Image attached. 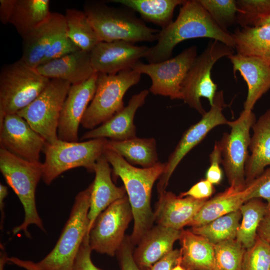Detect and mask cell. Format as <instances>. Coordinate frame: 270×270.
<instances>
[{"label": "cell", "mask_w": 270, "mask_h": 270, "mask_svg": "<svg viewBox=\"0 0 270 270\" xmlns=\"http://www.w3.org/2000/svg\"><path fill=\"white\" fill-rule=\"evenodd\" d=\"M66 28L64 15L52 12L48 18L23 38L20 60L38 68L58 34Z\"/></svg>", "instance_id": "cell-22"}, {"label": "cell", "mask_w": 270, "mask_h": 270, "mask_svg": "<svg viewBox=\"0 0 270 270\" xmlns=\"http://www.w3.org/2000/svg\"><path fill=\"white\" fill-rule=\"evenodd\" d=\"M150 48L124 40L100 42L90 53L94 72L110 74L132 69L141 58H146Z\"/></svg>", "instance_id": "cell-16"}, {"label": "cell", "mask_w": 270, "mask_h": 270, "mask_svg": "<svg viewBox=\"0 0 270 270\" xmlns=\"http://www.w3.org/2000/svg\"><path fill=\"white\" fill-rule=\"evenodd\" d=\"M15 4L16 0H0V20L2 24H6L10 23Z\"/></svg>", "instance_id": "cell-46"}, {"label": "cell", "mask_w": 270, "mask_h": 270, "mask_svg": "<svg viewBox=\"0 0 270 270\" xmlns=\"http://www.w3.org/2000/svg\"><path fill=\"white\" fill-rule=\"evenodd\" d=\"M178 260L186 270H214V244L191 230H182Z\"/></svg>", "instance_id": "cell-27"}, {"label": "cell", "mask_w": 270, "mask_h": 270, "mask_svg": "<svg viewBox=\"0 0 270 270\" xmlns=\"http://www.w3.org/2000/svg\"><path fill=\"white\" fill-rule=\"evenodd\" d=\"M186 0H112L138 12L142 18L160 26L166 28L172 22L175 8L182 6Z\"/></svg>", "instance_id": "cell-31"}, {"label": "cell", "mask_w": 270, "mask_h": 270, "mask_svg": "<svg viewBox=\"0 0 270 270\" xmlns=\"http://www.w3.org/2000/svg\"><path fill=\"white\" fill-rule=\"evenodd\" d=\"M270 24V16L267 18H264L263 20H261L257 24L256 26H262L264 24Z\"/></svg>", "instance_id": "cell-51"}, {"label": "cell", "mask_w": 270, "mask_h": 270, "mask_svg": "<svg viewBox=\"0 0 270 270\" xmlns=\"http://www.w3.org/2000/svg\"><path fill=\"white\" fill-rule=\"evenodd\" d=\"M252 190L250 183L244 189L230 186L224 192L208 200L188 226L192 228L200 226L239 210L240 206L249 200Z\"/></svg>", "instance_id": "cell-26"}, {"label": "cell", "mask_w": 270, "mask_h": 270, "mask_svg": "<svg viewBox=\"0 0 270 270\" xmlns=\"http://www.w3.org/2000/svg\"><path fill=\"white\" fill-rule=\"evenodd\" d=\"M8 258L5 248L2 244H0V270H4V266L8 263Z\"/></svg>", "instance_id": "cell-50"}, {"label": "cell", "mask_w": 270, "mask_h": 270, "mask_svg": "<svg viewBox=\"0 0 270 270\" xmlns=\"http://www.w3.org/2000/svg\"><path fill=\"white\" fill-rule=\"evenodd\" d=\"M268 242H270V240H268Z\"/></svg>", "instance_id": "cell-53"}, {"label": "cell", "mask_w": 270, "mask_h": 270, "mask_svg": "<svg viewBox=\"0 0 270 270\" xmlns=\"http://www.w3.org/2000/svg\"><path fill=\"white\" fill-rule=\"evenodd\" d=\"M108 140L100 138L81 142L58 140L54 144L46 142L43 149L45 158L42 163V180L50 184L63 172L83 167L94 172L97 160L104 154Z\"/></svg>", "instance_id": "cell-7"}, {"label": "cell", "mask_w": 270, "mask_h": 270, "mask_svg": "<svg viewBox=\"0 0 270 270\" xmlns=\"http://www.w3.org/2000/svg\"><path fill=\"white\" fill-rule=\"evenodd\" d=\"M248 155L245 166L246 185L260 176L266 166L270 167V108L252 126Z\"/></svg>", "instance_id": "cell-25"}, {"label": "cell", "mask_w": 270, "mask_h": 270, "mask_svg": "<svg viewBox=\"0 0 270 270\" xmlns=\"http://www.w3.org/2000/svg\"><path fill=\"white\" fill-rule=\"evenodd\" d=\"M148 92L144 90L133 95L126 106L99 126L84 133L81 140L108 138L124 140L136 137L134 117L138 109L144 104Z\"/></svg>", "instance_id": "cell-19"}, {"label": "cell", "mask_w": 270, "mask_h": 270, "mask_svg": "<svg viewBox=\"0 0 270 270\" xmlns=\"http://www.w3.org/2000/svg\"><path fill=\"white\" fill-rule=\"evenodd\" d=\"M84 12L100 42L124 40L134 43L157 40L160 30L147 26L129 8L90 1L85 3Z\"/></svg>", "instance_id": "cell-4"}, {"label": "cell", "mask_w": 270, "mask_h": 270, "mask_svg": "<svg viewBox=\"0 0 270 270\" xmlns=\"http://www.w3.org/2000/svg\"><path fill=\"white\" fill-rule=\"evenodd\" d=\"M234 54V48L216 40H210L197 57L182 85V100L202 116L206 113L201 98H206L210 106L214 104L217 85L212 78V70L220 58Z\"/></svg>", "instance_id": "cell-9"}, {"label": "cell", "mask_w": 270, "mask_h": 270, "mask_svg": "<svg viewBox=\"0 0 270 270\" xmlns=\"http://www.w3.org/2000/svg\"><path fill=\"white\" fill-rule=\"evenodd\" d=\"M104 155L112 168V174L122 180L131 206L134 220L130 238L134 246L138 244L155 222L151 206L152 190L155 182L162 176L165 162L153 166H134L116 152L106 148Z\"/></svg>", "instance_id": "cell-2"}, {"label": "cell", "mask_w": 270, "mask_h": 270, "mask_svg": "<svg viewBox=\"0 0 270 270\" xmlns=\"http://www.w3.org/2000/svg\"><path fill=\"white\" fill-rule=\"evenodd\" d=\"M180 256V250H172L154 263L150 270H172L178 263Z\"/></svg>", "instance_id": "cell-45"}, {"label": "cell", "mask_w": 270, "mask_h": 270, "mask_svg": "<svg viewBox=\"0 0 270 270\" xmlns=\"http://www.w3.org/2000/svg\"><path fill=\"white\" fill-rule=\"evenodd\" d=\"M46 140L17 114L6 116L0 123V148L24 160L39 162Z\"/></svg>", "instance_id": "cell-15"}, {"label": "cell", "mask_w": 270, "mask_h": 270, "mask_svg": "<svg viewBox=\"0 0 270 270\" xmlns=\"http://www.w3.org/2000/svg\"><path fill=\"white\" fill-rule=\"evenodd\" d=\"M256 121L252 110H244L237 119L229 121L230 132L224 134L218 142L222 164L230 186L242 189L246 186L245 166L249 155L250 130Z\"/></svg>", "instance_id": "cell-11"}, {"label": "cell", "mask_w": 270, "mask_h": 270, "mask_svg": "<svg viewBox=\"0 0 270 270\" xmlns=\"http://www.w3.org/2000/svg\"><path fill=\"white\" fill-rule=\"evenodd\" d=\"M96 87L81 122L85 128L92 130L121 110L128 90L140 80L141 74L132 69L115 74L98 73Z\"/></svg>", "instance_id": "cell-8"}, {"label": "cell", "mask_w": 270, "mask_h": 270, "mask_svg": "<svg viewBox=\"0 0 270 270\" xmlns=\"http://www.w3.org/2000/svg\"><path fill=\"white\" fill-rule=\"evenodd\" d=\"M236 22L242 28L256 26L270 16V0H237Z\"/></svg>", "instance_id": "cell-36"}, {"label": "cell", "mask_w": 270, "mask_h": 270, "mask_svg": "<svg viewBox=\"0 0 270 270\" xmlns=\"http://www.w3.org/2000/svg\"><path fill=\"white\" fill-rule=\"evenodd\" d=\"M134 246L130 236H126L116 254L120 270H150L142 268L136 262L134 256Z\"/></svg>", "instance_id": "cell-41"}, {"label": "cell", "mask_w": 270, "mask_h": 270, "mask_svg": "<svg viewBox=\"0 0 270 270\" xmlns=\"http://www.w3.org/2000/svg\"><path fill=\"white\" fill-rule=\"evenodd\" d=\"M50 3L48 0H16L9 24L24 38L50 16Z\"/></svg>", "instance_id": "cell-30"}, {"label": "cell", "mask_w": 270, "mask_h": 270, "mask_svg": "<svg viewBox=\"0 0 270 270\" xmlns=\"http://www.w3.org/2000/svg\"><path fill=\"white\" fill-rule=\"evenodd\" d=\"M246 250L236 238L215 244L214 270H241Z\"/></svg>", "instance_id": "cell-35"}, {"label": "cell", "mask_w": 270, "mask_h": 270, "mask_svg": "<svg viewBox=\"0 0 270 270\" xmlns=\"http://www.w3.org/2000/svg\"><path fill=\"white\" fill-rule=\"evenodd\" d=\"M242 218L240 210L230 212L204 225L192 228L191 230L214 244L236 238Z\"/></svg>", "instance_id": "cell-34"}, {"label": "cell", "mask_w": 270, "mask_h": 270, "mask_svg": "<svg viewBox=\"0 0 270 270\" xmlns=\"http://www.w3.org/2000/svg\"><path fill=\"white\" fill-rule=\"evenodd\" d=\"M214 191L213 184L205 179L194 184L188 190L180 193L179 196H190L198 200L208 199Z\"/></svg>", "instance_id": "cell-44"}, {"label": "cell", "mask_w": 270, "mask_h": 270, "mask_svg": "<svg viewBox=\"0 0 270 270\" xmlns=\"http://www.w3.org/2000/svg\"><path fill=\"white\" fill-rule=\"evenodd\" d=\"M80 50L66 33V26L56 36L46 52L40 64Z\"/></svg>", "instance_id": "cell-39"}, {"label": "cell", "mask_w": 270, "mask_h": 270, "mask_svg": "<svg viewBox=\"0 0 270 270\" xmlns=\"http://www.w3.org/2000/svg\"><path fill=\"white\" fill-rule=\"evenodd\" d=\"M224 106L223 92H217L210 110L202 116L198 122L184 132L174 150L165 162L164 170L157 184L158 194L166 190L173 172L186 154L200 143L214 128L228 124L229 121L222 113Z\"/></svg>", "instance_id": "cell-14"}, {"label": "cell", "mask_w": 270, "mask_h": 270, "mask_svg": "<svg viewBox=\"0 0 270 270\" xmlns=\"http://www.w3.org/2000/svg\"><path fill=\"white\" fill-rule=\"evenodd\" d=\"M208 200L180 197L165 190L159 194L154 212V220L157 224L182 230L188 225Z\"/></svg>", "instance_id": "cell-18"}, {"label": "cell", "mask_w": 270, "mask_h": 270, "mask_svg": "<svg viewBox=\"0 0 270 270\" xmlns=\"http://www.w3.org/2000/svg\"><path fill=\"white\" fill-rule=\"evenodd\" d=\"M228 58L234 74L238 72L248 86L244 110H252L258 100L270 90V66L256 57L234 54Z\"/></svg>", "instance_id": "cell-20"}, {"label": "cell", "mask_w": 270, "mask_h": 270, "mask_svg": "<svg viewBox=\"0 0 270 270\" xmlns=\"http://www.w3.org/2000/svg\"><path fill=\"white\" fill-rule=\"evenodd\" d=\"M91 184L76 196L69 217L52 250L36 262L42 270H72L82 242L88 234Z\"/></svg>", "instance_id": "cell-5"}, {"label": "cell", "mask_w": 270, "mask_h": 270, "mask_svg": "<svg viewBox=\"0 0 270 270\" xmlns=\"http://www.w3.org/2000/svg\"><path fill=\"white\" fill-rule=\"evenodd\" d=\"M8 263H11L26 270H42L37 266L36 262L15 256L8 257Z\"/></svg>", "instance_id": "cell-47"}, {"label": "cell", "mask_w": 270, "mask_h": 270, "mask_svg": "<svg viewBox=\"0 0 270 270\" xmlns=\"http://www.w3.org/2000/svg\"><path fill=\"white\" fill-rule=\"evenodd\" d=\"M106 148L120 155L130 164L140 165L144 168L153 166L158 162L156 141L154 138L108 140Z\"/></svg>", "instance_id": "cell-29"}, {"label": "cell", "mask_w": 270, "mask_h": 270, "mask_svg": "<svg viewBox=\"0 0 270 270\" xmlns=\"http://www.w3.org/2000/svg\"><path fill=\"white\" fill-rule=\"evenodd\" d=\"M242 220L238 229L236 240L246 248L254 245L260 222L266 214V203L260 198L250 199L240 208Z\"/></svg>", "instance_id": "cell-32"}, {"label": "cell", "mask_w": 270, "mask_h": 270, "mask_svg": "<svg viewBox=\"0 0 270 270\" xmlns=\"http://www.w3.org/2000/svg\"><path fill=\"white\" fill-rule=\"evenodd\" d=\"M250 183L252 185V190L250 195L249 200L254 198L266 200L267 202L265 216L270 218V167L265 169L260 176Z\"/></svg>", "instance_id": "cell-40"}, {"label": "cell", "mask_w": 270, "mask_h": 270, "mask_svg": "<svg viewBox=\"0 0 270 270\" xmlns=\"http://www.w3.org/2000/svg\"><path fill=\"white\" fill-rule=\"evenodd\" d=\"M64 16L68 37L80 50L90 52L100 41L84 12L67 9Z\"/></svg>", "instance_id": "cell-33"}, {"label": "cell", "mask_w": 270, "mask_h": 270, "mask_svg": "<svg viewBox=\"0 0 270 270\" xmlns=\"http://www.w3.org/2000/svg\"><path fill=\"white\" fill-rule=\"evenodd\" d=\"M182 230L159 224L152 226L142 237L134 250V258L142 268L150 270L156 262L173 250Z\"/></svg>", "instance_id": "cell-24"}, {"label": "cell", "mask_w": 270, "mask_h": 270, "mask_svg": "<svg viewBox=\"0 0 270 270\" xmlns=\"http://www.w3.org/2000/svg\"><path fill=\"white\" fill-rule=\"evenodd\" d=\"M210 166L206 174V180L214 184L220 183L222 179V150L218 142H216L214 149L210 156Z\"/></svg>", "instance_id": "cell-42"}, {"label": "cell", "mask_w": 270, "mask_h": 270, "mask_svg": "<svg viewBox=\"0 0 270 270\" xmlns=\"http://www.w3.org/2000/svg\"><path fill=\"white\" fill-rule=\"evenodd\" d=\"M241 270H270V244L258 235L251 247L246 249Z\"/></svg>", "instance_id": "cell-38"}, {"label": "cell", "mask_w": 270, "mask_h": 270, "mask_svg": "<svg viewBox=\"0 0 270 270\" xmlns=\"http://www.w3.org/2000/svg\"><path fill=\"white\" fill-rule=\"evenodd\" d=\"M50 80L21 60L4 66L0 72V123L34 101Z\"/></svg>", "instance_id": "cell-6"}, {"label": "cell", "mask_w": 270, "mask_h": 270, "mask_svg": "<svg viewBox=\"0 0 270 270\" xmlns=\"http://www.w3.org/2000/svg\"><path fill=\"white\" fill-rule=\"evenodd\" d=\"M258 235L267 240H270V218L264 217L258 229Z\"/></svg>", "instance_id": "cell-48"}, {"label": "cell", "mask_w": 270, "mask_h": 270, "mask_svg": "<svg viewBox=\"0 0 270 270\" xmlns=\"http://www.w3.org/2000/svg\"><path fill=\"white\" fill-rule=\"evenodd\" d=\"M94 172L95 178L92 183L88 213V234L100 214L113 202L126 195L124 186H117L112 182L110 164L104 154L97 160Z\"/></svg>", "instance_id": "cell-21"}, {"label": "cell", "mask_w": 270, "mask_h": 270, "mask_svg": "<svg viewBox=\"0 0 270 270\" xmlns=\"http://www.w3.org/2000/svg\"><path fill=\"white\" fill-rule=\"evenodd\" d=\"M0 170L24 210V220L12 229L13 235L22 232L26 237L30 238L31 236L28 228L32 224L45 232L36 202V188L42 178V163L26 160L0 148Z\"/></svg>", "instance_id": "cell-3"}, {"label": "cell", "mask_w": 270, "mask_h": 270, "mask_svg": "<svg viewBox=\"0 0 270 270\" xmlns=\"http://www.w3.org/2000/svg\"><path fill=\"white\" fill-rule=\"evenodd\" d=\"M98 74L86 82L71 85L64 102L58 122V140L78 142V128L96 92Z\"/></svg>", "instance_id": "cell-17"}, {"label": "cell", "mask_w": 270, "mask_h": 270, "mask_svg": "<svg viewBox=\"0 0 270 270\" xmlns=\"http://www.w3.org/2000/svg\"><path fill=\"white\" fill-rule=\"evenodd\" d=\"M8 194V189L6 186L0 184V227L1 230L4 227V222L5 216L4 208V199Z\"/></svg>", "instance_id": "cell-49"}, {"label": "cell", "mask_w": 270, "mask_h": 270, "mask_svg": "<svg viewBox=\"0 0 270 270\" xmlns=\"http://www.w3.org/2000/svg\"><path fill=\"white\" fill-rule=\"evenodd\" d=\"M197 56V48L192 46L163 62L144 64L139 61L132 70L150 76L149 90L154 94L182 100V85Z\"/></svg>", "instance_id": "cell-12"}, {"label": "cell", "mask_w": 270, "mask_h": 270, "mask_svg": "<svg viewBox=\"0 0 270 270\" xmlns=\"http://www.w3.org/2000/svg\"><path fill=\"white\" fill-rule=\"evenodd\" d=\"M204 38L234 48L232 34L216 22L198 0H186L176 20L158 33L157 42L150 48L146 60L150 64L166 60L172 58L173 50L179 43Z\"/></svg>", "instance_id": "cell-1"}, {"label": "cell", "mask_w": 270, "mask_h": 270, "mask_svg": "<svg viewBox=\"0 0 270 270\" xmlns=\"http://www.w3.org/2000/svg\"><path fill=\"white\" fill-rule=\"evenodd\" d=\"M231 34L236 54L257 58L270 66V24L238 28Z\"/></svg>", "instance_id": "cell-28"}, {"label": "cell", "mask_w": 270, "mask_h": 270, "mask_svg": "<svg viewBox=\"0 0 270 270\" xmlns=\"http://www.w3.org/2000/svg\"><path fill=\"white\" fill-rule=\"evenodd\" d=\"M36 69L48 79L63 80L71 85L86 82L96 72L90 53L81 50L42 64Z\"/></svg>", "instance_id": "cell-23"}, {"label": "cell", "mask_w": 270, "mask_h": 270, "mask_svg": "<svg viewBox=\"0 0 270 270\" xmlns=\"http://www.w3.org/2000/svg\"><path fill=\"white\" fill-rule=\"evenodd\" d=\"M92 252L88 234L80 248L72 270H102L93 263L91 258Z\"/></svg>", "instance_id": "cell-43"}, {"label": "cell", "mask_w": 270, "mask_h": 270, "mask_svg": "<svg viewBox=\"0 0 270 270\" xmlns=\"http://www.w3.org/2000/svg\"><path fill=\"white\" fill-rule=\"evenodd\" d=\"M132 219V210L126 194L111 204L96 218L88 234L92 251L110 256H115Z\"/></svg>", "instance_id": "cell-13"}, {"label": "cell", "mask_w": 270, "mask_h": 270, "mask_svg": "<svg viewBox=\"0 0 270 270\" xmlns=\"http://www.w3.org/2000/svg\"><path fill=\"white\" fill-rule=\"evenodd\" d=\"M70 86L68 82L50 79L39 96L16 113L48 143L54 144L58 140L59 119Z\"/></svg>", "instance_id": "cell-10"}, {"label": "cell", "mask_w": 270, "mask_h": 270, "mask_svg": "<svg viewBox=\"0 0 270 270\" xmlns=\"http://www.w3.org/2000/svg\"><path fill=\"white\" fill-rule=\"evenodd\" d=\"M172 270H186L180 264L178 260L176 264L172 268Z\"/></svg>", "instance_id": "cell-52"}, {"label": "cell", "mask_w": 270, "mask_h": 270, "mask_svg": "<svg viewBox=\"0 0 270 270\" xmlns=\"http://www.w3.org/2000/svg\"><path fill=\"white\" fill-rule=\"evenodd\" d=\"M203 8L223 30L236 23L238 8L235 0H198Z\"/></svg>", "instance_id": "cell-37"}]
</instances>
